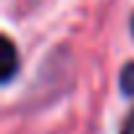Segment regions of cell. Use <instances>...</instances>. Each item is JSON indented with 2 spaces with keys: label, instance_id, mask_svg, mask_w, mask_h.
I'll use <instances>...</instances> for the list:
<instances>
[{
  "label": "cell",
  "instance_id": "obj_1",
  "mask_svg": "<svg viewBox=\"0 0 134 134\" xmlns=\"http://www.w3.org/2000/svg\"><path fill=\"white\" fill-rule=\"evenodd\" d=\"M3 47H5V66H3V82H11L16 74V47L11 37H3Z\"/></svg>",
  "mask_w": 134,
  "mask_h": 134
},
{
  "label": "cell",
  "instance_id": "obj_2",
  "mask_svg": "<svg viewBox=\"0 0 134 134\" xmlns=\"http://www.w3.org/2000/svg\"><path fill=\"white\" fill-rule=\"evenodd\" d=\"M121 90H124V95L134 97V63L124 66V71H121Z\"/></svg>",
  "mask_w": 134,
  "mask_h": 134
},
{
  "label": "cell",
  "instance_id": "obj_3",
  "mask_svg": "<svg viewBox=\"0 0 134 134\" xmlns=\"http://www.w3.org/2000/svg\"><path fill=\"white\" fill-rule=\"evenodd\" d=\"M118 134H134V110L126 116V121H124V126H121Z\"/></svg>",
  "mask_w": 134,
  "mask_h": 134
},
{
  "label": "cell",
  "instance_id": "obj_4",
  "mask_svg": "<svg viewBox=\"0 0 134 134\" xmlns=\"http://www.w3.org/2000/svg\"><path fill=\"white\" fill-rule=\"evenodd\" d=\"M131 34H134V16H131Z\"/></svg>",
  "mask_w": 134,
  "mask_h": 134
}]
</instances>
